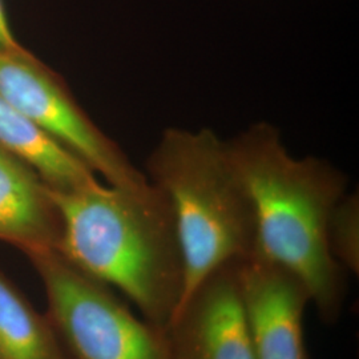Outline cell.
I'll return each mask as SVG.
<instances>
[{
    "label": "cell",
    "instance_id": "cell-1",
    "mask_svg": "<svg viewBox=\"0 0 359 359\" xmlns=\"http://www.w3.org/2000/svg\"><path fill=\"white\" fill-rule=\"evenodd\" d=\"M225 142L253 209L255 253L294 274L322 320L333 323L344 306L345 270L330 253L327 222L346 176L318 157H293L269 123Z\"/></svg>",
    "mask_w": 359,
    "mask_h": 359
},
{
    "label": "cell",
    "instance_id": "cell-2",
    "mask_svg": "<svg viewBox=\"0 0 359 359\" xmlns=\"http://www.w3.org/2000/svg\"><path fill=\"white\" fill-rule=\"evenodd\" d=\"M51 194L62 219L57 250L77 269L118 289L145 321L165 330L184 290V262L165 194L151 181L140 188L96 181Z\"/></svg>",
    "mask_w": 359,
    "mask_h": 359
},
{
    "label": "cell",
    "instance_id": "cell-3",
    "mask_svg": "<svg viewBox=\"0 0 359 359\" xmlns=\"http://www.w3.org/2000/svg\"><path fill=\"white\" fill-rule=\"evenodd\" d=\"M145 176L172 209L184 262L180 304L210 273L255 253L252 204L226 142L215 132L165 129L148 157Z\"/></svg>",
    "mask_w": 359,
    "mask_h": 359
},
{
    "label": "cell",
    "instance_id": "cell-4",
    "mask_svg": "<svg viewBox=\"0 0 359 359\" xmlns=\"http://www.w3.org/2000/svg\"><path fill=\"white\" fill-rule=\"evenodd\" d=\"M48 301V320L76 359H172L167 333L137 318L57 249L28 255Z\"/></svg>",
    "mask_w": 359,
    "mask_h": 359
},
{
    "label": "cell",
    "instance_id": "cell-5",
    "mask_svg": "<svg viewBox=\"0 0 359 359\" xmlns=\"http://www.w3.org/2000/svg\"><path fill=\"white\" fill-rule=\"evenodd\" d=\"M0 92L109 185L140 188L149 182L90 120L65 79L20 44L0 46Z\"/></svg>",
    "mask_w": 359,
    "mask_h": 359
},
{
    "label": "cell",
    "instance_id": "cell-6",
    "mask_svg": "<svg viewBox=\"0 0 359 359\" xmlns=\"http://www.w3.org/2000/svg\"><path fill=\"white\" fill-rule=\"evenodd\" d=\"M238 261L210 273L165 327L172 359H256Z\"/></svg>",
    "mask_w": 359,
    "mask_h": 359
},
{
    "label": "cell",
    "instance_id": "cell-7",
    "mask_svg": "<svg viewBox=\"0 0 359 359\" xmlns=\"http://www.w3.org/2000/svg\"><path fill=\"white\" fill-rule=\"evenodd\" d=\"M238 273L256 359H308L304 283L257 253L238 261Z\"/></svg>",
    "mask_w": 359,
    "mask_h": 359
},
{
    "label": "cell",
    "instance_id": "cell-8",
    "mask_svg": "<svg viewBox=\"0 0 359 359\" xmlns=\"http://www.w3.org/2000/svg\"><path fill=\"white\" fill-rule=\"evenodd\" d=\"M62 219L50 188L38 173L0 148V241L27 256L57 249Z\"/></svg>",
    "mask_w": 359,
    "mask_h": 359
},
{
    "label": "cell",
    "instance_id": "cell-9",
    "mask_svg": "<svg viewBox=\"0 0 359 359\" xmlns=\"http://www.w3.org/2000/svg\"><path fill=\"white\" fill-rule=\"evenodd\" d=\"M0 148L34 169L52 192H71L96 181V173L53 140L0 92Z\"/></svg>",
    "mask_w": 359,
    "mask_h": 359
},
{
    "label": "cell",
    "instance_id": "cell-10",
    "mask_svg": "<svg viewBox=\"0 0 359 359\" xmlns=\"http://www.w3.org/2000/svg\"><path fill=\"white\" fill-rule=\"evenodd\" d=\"M0 359H65L48 320L0 271Z\"/></svg>",
    "mask_w": 359,
    "mask_h": 359
},
{
    "label": "cell",
    "instance_id": "cell-11",
    "mask_svg": "<svg viewBox=\"0 0 359 359\" xmlns=\"http://www.w3.org/2000/svg\"><path fill=\"white\" fill-rule=\"evenodd\" d=\"M327 245L338 265L359 273V198L355 193L345 196L334 206L327 222Z\"/></svg>",
    "mask_w": 359,
    "mask_h": 359
},
{
    "label": "cell",
    "instance_id": "cell-12",
    "mask_svg": "<svg viewBox=\"0 0 359 359\" xmlns=\"http://www.w3.org/2000/svg\"><path fill=\"white\" fill-rule=\"evenodd\" d=\"M18 40L13 36V31L6 18L3 0H0V46H18Z\"/></svg>",
    "mask_w": 359,
    "mask_h": 359
}]
</instances>
